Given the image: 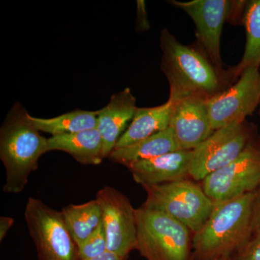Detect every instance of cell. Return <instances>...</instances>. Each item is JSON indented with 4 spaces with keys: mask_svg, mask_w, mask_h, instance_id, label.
<instances>
[{
    "mask_svg": "<svg viewBox=\"0 0 260 260\" xmlns=\"http://www.w3.org/2000/svg\"><path fill=\"white\" fill-rule=\"evenodd\" d=\"M161 64L170 87L169 99L198 96L209 100L236 81L232 68L220 70L198 45H185L164 28L160 35Z\"/></svg>",
    "mask_w": 260,
    "mask_h": 260,
    "instance_id": "1",
    "label": "cell"
},
{
    "mask_svg": "<svg viewBox=\"0 0 260 260\" xmlns=\"http://www.w3.org/2000/svg\"><path fill=\"white\" fill-rule=\"evenodd\" d=\"M256 195L254 191L215 203L206 223L192 239L198 259L229 258L250 239Z\"/></svg>",
    "mask_w": 260,
    "mask_h": 260,
    "instance_id": "2",
    "label": "cell"
},
{
    "mask_svg": "<svg viewBox=\"0 0 260 260\" xmlns=\"http://www.w3.org/2000/svg\"><path fill=\"white\" fill-rule=\"evenodd\" d=\"M48 138L32 124L30 114L16 102L0 129V159L6 171L5 192L19 194L29 177L39 167V160L48 151Z\"/></svg>",
    "mask_w": 260,
    "mask_h": 260,
    "instance_id": "3",
    "label": "cell"
},
{
    "mask_svg": "<svg viewBox=\"0 0 260 260\" xmlns=\"http://www.w3.org/2000/svg\"><path fill=\"white\" fill-rule=\"evenodd\" d=\"M137 250L147 260H191L192 239L186 225L142 205L135 210Z\"/></svg>",
    "mask_w": 260,
    "mask_h": 260,
    "instance_id": "4",
    "label": "cell"
},
{
    "mask_svg": "<svg viewBox=\"0 0 260 260\" xmlns=\"http://www.w3.org/2000/svg\"><path fill=\"white\" fill-rule=\"evenodd\" d=\"M142 186L147 193L145 206L167 214L194 234L204 226L215 208L203 187L186 179Z\"/></svg>",
    "mask_w": 260,
    "mask_h": 260,
    "instance_id": "5",
    "label": "cell"
},
{
    "mask_svg": "<svg viewBox=\"0 0 260 260\" xmlns=\"http://www.w3.org/2000/svg\"><path fill=\"white\" fill-rule=\"evenodd\" d=\"M24 217L36 245L38 260H79L78 245L61 211L41 200L29 198Z\"/></svg>",
    "mask_w": 260,
    "mask_h": 260,
    "instance_id": "6",
    "label": "cell"
},
{
    "mask_svg": "<svg viewBox=\"0 0 260 260\" xmlns=\"http://www.w3.org/2000/svg\"><path fill=\"white\" fill-rule=\"evenodd\" d=\"M253 128L247 121H236L215 130L193 150L189 176L194 180L205 178L234 161L251 142Z\"/></svg>",
    "mask_w": 260,
    "mask_h": 260,
    "instance_id": "7",
    "label": "cell"
},
{
    "mask_svg": "<svg viewBox=\"0 0 260 260\" xmlns=\"http://www.w3.org/2000/svg\"><path fill=\"white\" fill-rule=\"evenodd\" d=\"M260 187V145L252 141L234 161L203 180L205 194L218 203Z\"/></svg>",
    "mask_w": 260,
    "mask_h": 260,
    "instance_id": "8",
    "label": "cell"
},
{
    "mask_svg": "<svg viewBox=\"0 0 260 260\" xmlns=\"http://www.w3.org/2000/svg\"><path fill=\"white\" fill-rule=\"evenodd\" d=\"M214 131L245 121L260 104V71L257 67L244 70L233 85L207 101Z\"/></svg>",
    "mask_w": 260,
    "mask_h": 260,
    "instance_id": "9",
    "label": "cell"
},
{
    "mask_svg": "<svg viewBox=\"0 0 260 260\" xmlns=\"http://www.w3.org/2000/svg\"><path fill=\"white\" fill-rule=\"evenodd\" d=\"M95 200L102 212L108 251L128 257L137 246L135 209L125 195L110 186L98 191Z\"/></svg>",
    "mask_w": 260,
    "mask_h": 260,
    "instance_id": "10",
    "label": "cell"
},
{
    "mask_svg": "<svg viewBox=\"0 0 260 260\" xmlns=\"http://www.w3.org/2000/svg\"><path fill=\"white\" fill-rule=\"evenodd\" d=\"M170 3L189 15L196 28L197 45L217 68L224 70L220 56V39L224 23L229 21L232 14L234 1L173 0Z\"/></svg>",
    "mask_w": 260,
    "mask_h": 260,
    "instance_id": "11",
    "label": "cell"
},
{
    "mask_svg": "<svg viewBox=\"0 0 260 260\" xmlns=\"http://www.w3.org/2000/svg\"><path fill=\"white\" fill-rule=\"evenodd\" d=\"M169 100L172 103V109L169 127L172 131L178 148L179 150H194L214 132L208 100L198 96Z\"/></svg>",
    "mask_w": 260,
    "mask_h": 260,
    "instance_id": "12",
    "label": "cell"
},
{
    "mask_svg": "<svg viewBox=\"0 0 260 260\" xmlns=\"http://www.w3.org/2000/svg\"><path fill=\"white\" fill-rule=\"evenodd\" d=\"M193 150H178L128 167L138 184L158 185L184 180L189 176Z\"/></svg>",
    "mask_w": 260,
    "mask_h": 260,
    "instance_id": "13",
    "label": "cell"
},
{
    "mask_svg": "<svg viewBox=\"0 0 260 260\" xmlns=\"http://www.w3.org/2000/svg\"><path fill=\"white\" fill-rule=\"evenodd\" d=\"M136 98L126 88L111 97L105 107L98 110L96 129L103 142L104 158H109L128 123L136 112Z\"/></svg>",
    "mask_w": 260,
    "mask_h": 260,
    "instance_id": "14",
    "label": "cell"
},
{
    "mask_svg": "<svg viewBox=\"0 0 260 260\" xmlns=\"http://www.w3.org/2000/svg\"><path fill=\"white\" fill-rule=\"evenodd\" d=\"M47 143L48 151L65 152L83 165H99L104 159L102 137L96 128L51 136L48 138Z\"/></svg>",
    "mask_w": 260,
    "mask_h": 260,
    "instance_id": "15",
    "label": "cell"
},
{
    "mask_svg": "<svg viewBox=\"0 0 260 260\" xmlns=\"http://www.w3.org/2000/svg\"><path fill=\"white\" fill-rule=\"evenodd\" d=\"M172 109V103L169 99L158 107L137 108L133 120L114 149L135 144L168 129Z\"/></svg>",
    "mask_w": 260,
    "mask_h": 260,
    "instance_id": "16",
    "label": "cell"
},
{
    "mask_svg": "<svg viewBox=\"0 0 260 260\" xmlns=\"http://www.w3.org/2000/svg\"><path fill=\"white\" fill-rule=\"evenodd\" d=\"M179 150L170 128L135 144L116 148L109 156L111 161L128 167L135 162L148 160Z\"/></svg>",
    "mask_w": 260,
    "mask_h": 260,
    "instance_id": "17",
    "label": "cell"
},
{
    "mask_svg": "<svg viewBox=\"0 0 260 260\" xmlns=\"http://www.w3.org/2000/svg\"><path fill=\"white\" fill-rule=\"evenodd\" d=\"M242 23L246 31V44L240 62L232 68L236 79L249 67L260 66V0L246 2Z\"/></svg>",
    "mask_w": 260,
    "mask_h": 260,
    "instance_id": "18",
    "label": "cell"
},
{
    "mask_svg": "<svg viewBox=\"0 0 260 260\" xmlns=\"http://www.w3.org/2000/svg\"><path fill=\"white\" fill-rule=\"evenodd\" d=\"M67 226L79 245L102 225V212L95 200L83 204L69 205L61 210Z\"/></svg>",
    "mask_w": 260,
    "mask_h": 260,
    "instance_id": "19",
    "label": "cell"
},
{
    "mask_svg": "<svg viewBox=\"0 0 260 260\" xmlns=\"http://www.w3.org/2000/svg\"><path fill=\"white\" fill-rule=\"evenodd\" d=\"M97 115L98 111L76 109L50 119L34 117L31 115L30 119L39 132L56 136L95 129L97 126Z\"/></svg>",
    "mask_w": 260,
    "mask_h": 260,
    "instance_id": "20",
    "label": "cell"
},
{
    "mask_svg": "<svg viewBox=\"0 0 260 260\" xmlns=\"http://www.w3.org/2000/svg\"><path fill=\"white\" fill-rule=\"evenodd\" d=\"M78 259H88L97 257L107 252V241L102 225L78 246Z\"/></svg>",
    "mask_w": 260,
    "mask_h": 260,
    "instance_id": "21",
    "label": "cell"
},
{
    "mask_svg": "<svg viewBox=\"0 0 260 260\" xmlns=\"http://www.w3.org/2000/svg\"><path fill=\"white\" fill-rule=\"evenodd\" d=\"M235 260H260V232L237 251Z\"/></svg>",
    "mask_w": 260,
    "mask_h": 260,
    "instance_id": "22",
    "label": "cell"
},
{
    "mask_svg": "<svg viewBox=\"0 0 260 260\" xmlns=\"http://www.w3.org/2000/svg\"><path fill=\"white\" fill-rule=\"evenodd\" d=\"M138 10H139L141 14L138 11V26L141 30H147L149 28V23L147 18V13L145 12L144 1H138Z\"/></svg>",
    "mask_w": 260,
    "mask_h": 260,
    "instance_id": "23",
    "label": "cell"
},
{
    "mask_svg": "<svg viewBox=\"0 0 260 260\" xmlns=\"http://www.w3.org/2000/svg\"><path fill=\"white\" fill-rule=\"evenodd\" d=\"M15 220L11 217H0V241L3 242L10 229L14 224Z\"/></svg>",
    "mask_w": 260,
    "mask_h": 260,
    "instance_id": "24",
    "label": "cell"
},
{
    "mask_svg": "<svg viewBox=\"0 0 260 260\" xmlns=\"http://www.w3.org/2000/svg\"><path fill=\"white\" fill-rule=\"evenodd\" d=\"M253 232H260V193L257 191L255 205H254V215H253Z\"/></svg>",
    "mask_w": 260,
    "mask_h": 260,
    "instance_id": "25",
    "label": "cell"
},
{
    "mask_svg": "<svg viewBox=\"0 0 260 260\" xmlns=\"http://www.w3.org/2000/svg\"><path fill=\"white\" fill-rule=\"evenodd\" d=\"M127 257L122 256L116 254L115 253L107 251V252L102 254V255L97 256V257L92 258V259H80V260H126Z\"/></svg>",
    "mask_w": 260,
    "mask_h": 260,
    "instance_id": "26",
    "label": "cell"
},
{
    "mask_svg": "<svg viewBox=\"0 0 260 260\" xmlns=\"http://www.w3.org/2000/svg\"><path fill=\"white\" fill-rule=\"evenodd\" d=\"M213 260H229V258L227 257H219L217 258V259H213Z\"/></svg>",
    "mask_w": 260,
    "mask_h": 260,
    "instance_id": "27",
    "label": "cell"
},
{
    "mask_svg": "<svg viewBox=\"0 0 260 260\" xmlns=\"http://www.w3.org/2000/svg\"><path fill=\"white\" fill-rule=\"evenodd\" d=\"M259 114H260V104H259Z\"/></svg>",
    "mask_w": 260,
    "mask_h": 260,
    "instance_id": "28",
    "label": "cell"
}]
</instances>
